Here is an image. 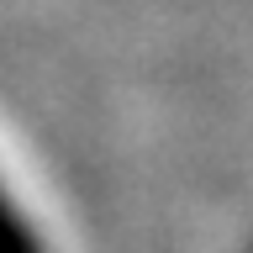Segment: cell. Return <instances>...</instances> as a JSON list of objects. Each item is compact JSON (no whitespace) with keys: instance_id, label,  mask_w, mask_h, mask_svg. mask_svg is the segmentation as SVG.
I'll return each instance as SVG.
<instances>
[{"instance_id":"6da1fadb","label":"cell","mask_w":253,"mask_h":253,"mask_svg":"<svg viewBox=\"0 0 253 253\" xmlns=\"http://www.w3.org/2000/svg\"><path fill=\"white\" fill-rule=\"evenodd\" d=\"M0 253H47V243L32 232V221L5 190H0Z\"/></svg>"}]
</instances>
